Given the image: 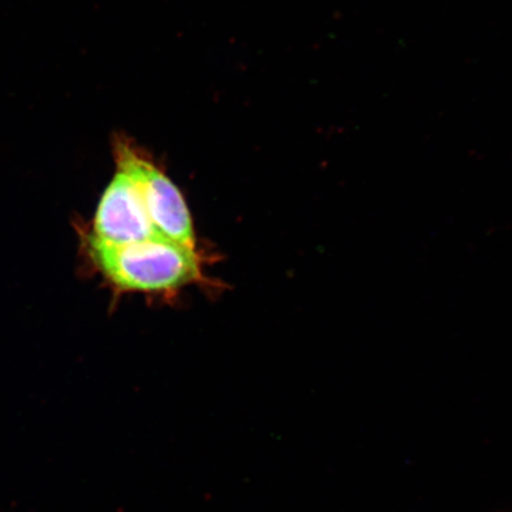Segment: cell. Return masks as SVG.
<instances>
[{
	"instance_id": "cell-3",
	"label": "cell",
	"mask_w": 512,
	"mask_h": 512,
	"mask_svg": "<svg viewBox=\"0 0 512 512\" xmlns=\"http://www.w3.org/2000/svg\"><path fill=\"white\" fill-rule=\"evenodd\" d=\"M91 228L89 234L111 243L162 238L147 214L136 183L119 169L101 197Z\"/></svg>"
},
{
	"instance_id": "cell-2",
	"label": "cell",
	"mask_w": 512,
	"mask_h": 512,
	"mask_svg": "<svg viewBox=\"0 0 512 512\" xmlns=\"http://www.w3.org/2000/svg\"><path fill=\"white\" fill-rule=\"evenodd\" d=\"M115 168L132 178L142 195L150 220L162 238L195 249L194 227L187 203L171 179L124 136L113 143Z\"/></svg>"
},
{
	"instance_id": "cell-1",
	"label": "cell",
	"mask_w": 512,
	"mask_h": 512,
	"mask_svg": "<svg viewBox=\"0 0 512 512\" xmlns=\"http://www.w3.org/2000/svg\"><path fill=\"white\" fill-rule=\"evenodd\" d=\"M83 248L102 277L123 292H166L202 279L195 249L163 238L111 243L83 233Z\"/></svg>"
}]
</instances>
